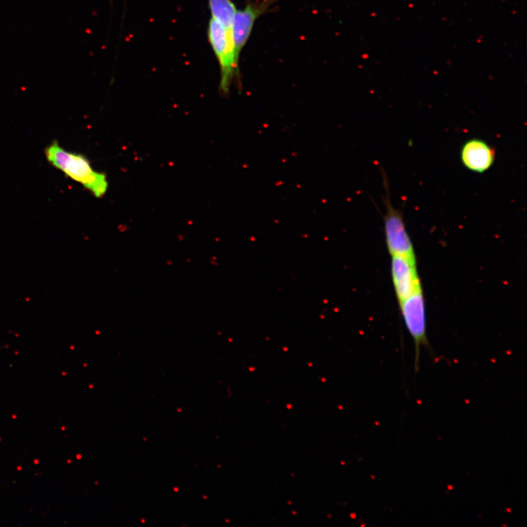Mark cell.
<instances>
[{
	"mask_svg": "<svg viewBox=\"0 0 527 527\" xmlns=\"http://www.w3.org/2000/svg\"><path fill=\"white\" fill-rule=\"evenodd\" d=\"M44 152L50 164L96 198H101L107 193L108 183L106 175L96 171L90 161L81 154L66 150L57 141L48 145Z\"/></svg>",
	"mask_w": 527,
	"mask_h": 527,
	"instance_id": "1",
	"label": "cell"
},
{
	"mask_svg": "<svg viewBox=\"0 0 527 527\" xmlns=\"http://www.w3.org/2000/svg\"><path fill=\"white\" fill-rule=\"evenodd\" d=\"M208 37L221 74L220 93L228 96L234 81L241 87L239 60L234 51L232 28L225 26L211 18L208 27Z\"/></svg>",
	"mask_w": 527,
	"mask_h": 527,
	"instance_id": "2",
	"label": "cell"
},
{
	"mask_svg": "<svg viewBox=\"0 0 527 527\" xmlns=\"http://www.w3.org/2000/svg\"><path fill=\"white\" fill-rule=\"evenodd\" d=\"M386 208L384 227L388 252L392 256H403L416 259L412 239L407 230L402 212L395 208L391 203L388 181L383 174Z\"/></svg>",
	"mask_w": 527,
	"mask_h": 527,
	"instance_id": "3",
	"label": "cell"
},
{
	"mask_svg": "<svg viewBox=\"0 0 527 527\" xmlns=\"http://www.w3.org/2000/svg\"><path fill=\"white\" fill-rule=\"evenodd\" d=\"M280 0H261L247 2L246 7L237 10L233 17L232 31L234 51L239 60L242 51L248 42L256 20L269 11L270 8Z\"/></svg>",
	"mask_w": 527,
	"mask_h": 527,
	"instance_id": "4",
	"label": "cell"
},
{
	"mask_svg": "<svg viewBox=\"0 0 527 527\" xmlns=\"http://www.w3.org/2000/svg\"><path fill=\"white\" fill-rule=\"evenodd\" d=\"M405 325L416 348V360L419 359L421 346L427 345L426 306L423 288L416 290L400 304Z\"/></svg>",
	"mask_w": 527,
	"mask_h": 527,
	"instance_id": "5",
	"label": "cell"
},
{
	"mask_svg": "<svg viewBox=\"0 0 527 527\" xmlns=\"http://www.w3.org/2000/svg\"><path fill=\"white\" fill-rule=\"evenodd\" d=\"M391 275L395 295L400 304L422 288L417 273L416 259L392 256Z\"/></svg>",
	"mask_w": 527,
	"mask_h": 527,
	"instance_id": "6",
	"label": "cell"
},
{
	"mask_svg": "<svg viewBox=\"0 0 527 527\" xmlns=\"http://www.w3.org/2000/svg\"><path fill=\"white\" fill-rule=\"evenodd\" d=\"M496 155L495 148L480 139L466 142L460 153L463 165L468 170L478 174L484 173L492 167Z\"/></svg>",
	"mask_w": 527,
	"mask_h": 527,
	"instance_id": "7",
	"label": "cell"
},
{
	"mask_svg": "<svg viewBox=\"0 0 527 527\" xmlns=\"http://www.w3.org/2000/svg\"><path fill=\"white\" fill-rule=\"evenodd\" d=\"M211 18L225 26L232 28L237 8L232 0H208Z\"/></svg>",
	"mask_w": 527,
	"mask_h": 527,
	"instance_id": "8",
	"label": "cell"
}]
</instances>
